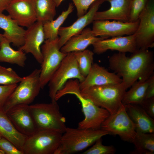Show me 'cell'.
<instances>
[{"label":"cell","instance_id":"cell-1","mask_svg":"<svg viewBox=\"0 0 154 154\" xmlns=\"http://www.w3.org/2000/svg\"><path fill=\"white\" fill-rule=\"evenodd\" d=\"M129 56L118 52L109 58L110 68L121 77L127 89L137 80L145 81L154 74L153 52L148 49H139Z\"/></svg>","mask_w":154,"mask_h":154},{"label":"cell","instance_id":"cell-2","mask_svg":"<svg viewBox=\"0 0 154 154\" xmlns=\"http://www.w3.org/2000/svg\"><path fill=\"white\" fill-rule=\"evenodd\" d=\"M79 83L77 79L68 80L56 93L55 100L57 101L68 94L75 95L81 103L84 116V119L79 123L78 128L100 129L102 123L110 114L107 110L96 106L81 95Z\"/></svg>","mask_w":154,"mask_h":154},{"label":"cell","instance_id":"cell-3","mask_svg":"<svg viewBox=\"0 0 154 154\" xmlns=\"http://www.w3.org/2000/svg\"><path fill=\"white\" fill-rule=\"evenodd\" d=\"M127 89L122 82L90 87L81 90V95L96 106L114 114L122 105Z\"/></svg>","mask_w":154,"mask_h":154},{"label":"cell","instance_id":"cell-4","mask_svg":"<svg viewBox=\"0 0 154 154\" xmlns=\"http://www.w3.org/2000/svg\"><path fill=\"white\" fill-rule=\"evenodd\" d=\"M101 129L66 127L62 134L60 144L54 154H71L83 150L98 139L109 134Z\"/></svg>","mask_w":154,"mask_h":154},{"label":"cell","instance_id":"cell-5","mask_svg":"<svg viewBox=\"0 0 154 154\" xmlns=\"http://www.w3.org/2000/svg\"><path fill=\"white\" fill-rule=\"evenodd\" d=\"M38 130H47L63 134L66 130L65 118L61 113L56 101L29 105Z\"/></svg>","mask_w":154,"mask_h":154},{"label":"cell","instance_id":"cell-6","mask_svg":"<svg viewBox=\"0 0 154 154\" xmlns=\"http://www.w3.org/2000/svg\"><path fill=\"white\" fill-rule=\"evenodd\" d=\"M40 69H36L28 75L23 77L3 107L5 112L15 105H29L33 102L42 89L40 81Z\"/></svg>","mask_w":154,"mask_h":154},{"label":"cell","instance_id":"cell-7","mask_svg":"<svg viewBox=\"0 0 154 154\" xmlns=\"http://www.w3.org/2000/svg\"><path fill=\"white\" fill-rule=\"evenodd\" d=\"M59 37L45 40L41 46L42 56L40 75L42 89L49 82L67 53L60 51L58 45Z\"/></svg>","mask_w":154,"mask_h":154},{"label":"cell","instance_id":"cell-8","mask_svg":"<svg viewBox=\"0 0 154 154\" xmlns=\"http://www.w3.org/2000/svg\"><path fill=\"white\" fill-rule=\"evenodd\" d=\"M62 134L52 130H38L27 137L22 151L24 154H54L60 144Z\"/></svg>","mask_w":154,"mask_h":154},{"label":"cell","instance_id":"cell-9","mask_svg":"<svg viewBox=\"0 0 154 154\" xmlns=\"http://www.w3.org/2000/svg\"><path fill=\"white\" fill-rule=\"evenodd\" d=\"M85 78L80 73L73 52L67 53L48 83L49 96L51 102H56V93L68 80L77 79L81 82Z\"/></svg>","mask_w":154,"mask_h":154},{"label":"cell","instance_id":"cell-10","mask_svg":"<svg viewBox=\"0 0 154 154\" xmlns=\"http://www.w3.org/2000/svg\"><path fill=\"white\" fill-rule=\"evenodd\" d=\"M101 129L110 134L118 135L123 140L132 143L136 135L135 124L123 104L114 114L110 115L102 124Z\"/></svg>","mask_w":154,"mask_h":154},{"label":"cell","instance_id":"cell-11","mask_svg":"<svg viewBox=\"0 0 154 154\" xmlns=\"http://www.w3.org/2000/svg\"><path fill=\"white\" fill-rule=\"evenodd\" d=\"M138 28L134 33L137 50L154 46V0H148L140 15Z\"/></svg>","mask_w":154,"mask_h":154},{"label":"cell","instance_id":"cell-12","mask_svg":"<svg viewBox=\"0 0 154 154\" xmlns=\"http://www.w3.org/2000/svg\"><path fill=\"white\" fill-rule=\"evenodd\" d=\"M92 23L93 35L106 39L134 34L138 26L139 20L134 22L99 20L94 21Z\"/></svg>","mask_w":154,"mask_h":154},{"label":"cell","instance_id":"cell-13","mask_svg":"<svg viewBox=\"0 0 154 154\" xmlns=\"http://www.w3.org/2000/svg\"><path fill=\"white\" fill-rule=\"evenodd\" d=\"M93 52L98 54L110 50L119 52L133 53L137 49L134 34L125 36H118L99 40L92 44Z\"/></svg>","mask_w":154,"mask_h":154},{"label":"cell","instance_id":"cell-14","mask_svg":"<svg viewBox=\"0 0 154 154\" xmlns=\"http://www.w3.org/2000/svg\"><path fill=\"white\" fill-rule=\"evenodd\" d=\"M43 26L42 22L37 21L27 28L24 35V44L18 49L32 54L40 64L42 60L41 46L45 40Z\"/></svg>","mask_w":154,"mask_h":154},{"label":"cell","instance_id":"cell-15","mask_svg":"<svg viewBox=\"0 0 154 154\" xmlns=\"http://www.w3.org/2000/svg\"><path fill=\"white\" fill-rule=\"evenodd\" d=\"M6 113L15 127L21 133L28 137L38 131L29 105H17Z\"/></svg>","mask_w":154,"mask_h":154},{"label":"cell","instance_id":"cell-16","mask_svg":"<svg viewBox=\"0 0 154 154\" xmlns=\"http://www.w3.org/2000/svg\"><path fill=\"white\" fill-rule=\"evenodd\" d=\"M106 0H97L90 7L88 12L84 15L78 18L71 25L60 27L58 32L59 36L58 45L59 48L72 36L81 32L88 25L93 22L96 13L100 5Z\"/></svg>","mask_w":154,"mask_h":154},{"label":"cell","instance_id":"cell-17","mask_svg":"<svg viewBox=\"0 0 154 154\" xmlns=\"http://www.w3.org/2000/svg\"><path fill=\"white\" fill-rule=\"evenodd\" d=\"M6 10L22 27L28 28L37 21L33 0H11Z\"/></svg>","mask_w":154,"mask_h":154},{"label":"cell","instance_id":"cell-18","mask_svg":"<svg viewBox=\"0 0 154 154\" xmlns=\"http://www.w3.org/2000/svg\"><path fill=\"white\" fill-rule=\"evenodd\" d=\"M122 80L115 72H108L97 63H93L84 80L80 82V90L95 86L119 84Z\"/></svg>","mask_w":154,"mask_h":154},{"label":"cell","instance_id":"cell-19","mask_svg":"<svg viewBox=\"0 0 154 154\" xmlns=\"http://www.w3.org/2000/svg\"><path fill=\"white\" fill-rule=\"evenodd\" d=\"M132 0H106L110 4L108 9L97 11L94 21L113 20L123 22L129 21V15Z\"/></svg>","mask_w":154,"mask_h":154},{"label":"cell","instance_id":"cell-20","mask_svg":"<svg viewBox=\"0 0 154 154\" xmlns=\"http://www.w3.org/2000/svg\"><path fill=\"white\" fill-rule=\"evenodd\" d=\"M126 112L135 125L136 132H154V120L139 105H124Z\"/></svg>","mask_w":154,"mask_h":154},{"label":"cell","instance_id":"cell-21","mask_svg":"<svg viewBox=\"0 0 154 154\" xmlns=\"http://www.w3.org/2000/svg\"><path fill=\"white\" fill-rule=\"evenodd\" d=\"M102 39L104 38L94 36L90 28H85L80 33L70 38L60 50L65 53L83 51L96 41Z\"/></svg>","mask_w":154,"mask_h":154},{"label":"cell","instance_id":"cell-22","mask_svg":"<svg viewBox=\"0 0 154 154\" xmlns=\"http://www.w3.org/2000/svg\"><path fill=\"white\" fill-rule=\"evenodd\" d=\"M0 28L4 31V37L13 45L19 47L23 45L26 30L9 15L0 14Z\"/></svg>","mask_w":154,"mask_h":154},{"label":"cell","instance_id":"cell-23","mask_svg":"<svg viewBox=\"0 0 154 154\" xmlns=\"http://www.w3.org/2000/svg\"><path fill=\"white\" fill-rule=\"evenodd\" d=\"M0 135L21 151L28 137L16 129L2 108H0Z\"/></svg>","mask_w":154,"mask_h":154},{"label":"cell","instance_id":"cell-24","mask_svg":"<svg viewBox=\"0 0 154 154\" xmlns=\"http://www.w3.org/2000/svg\"><path fill=\"white\" fill-rule=\"evenodd\" d=\"M11 43L4 37L0 45V62L16 64L24 67L27 58L25 53L19 49L16 50L10 45Z\"/></svg>","mask_w":154,"mask_h":154},{"label":"cell","instance_id":"cell-25","mask_svg":"<svg viewBox=\"0 0 154 154\" xmlns=\"http://www.w3.org/2000/svg\"><path fill=\"white\" fill-rule=\"evenodd\" d=\"M149 79L145 81H138L135 82L123 96L122 103L127 104L139 105L145 100L146 90Z\"/></svg>","mask_w":154,"mask_h":154},{"label":"cell","instance_id":"cell-26","mask_svg":"<svg viewBox=\"0 0 154 154\" xmlns=\"http://www.w3.org/2000/svg\"><path fill=\"white\" fill-rule=\"evenodd\" d=\"M37 21L43 24L54 19L56 7L54 0H33Z\"/></svg>","mask_w":154,"mask_h":154},{"label":"cell","instance_id":"cell-27","mask_svg":"<svg viewBox=\"0 0 154 154\" xmlns=\"http://www.w3.org/2000/svg\"><path fill=\"white\" fill-rule=\"evenodd\" d=\"M74 6L70 3L67 10L63 11L55 20L47 21L43 24V30L45 40H52L58 37V32L61 25L73 11Z\"/></svg>","mask_w":154,"mask_h":154},{"label":"cell","instance_id":"cell-28","mask_svg":"<svg viewBox=\"0 0 154 154\" xmlns=\"http://www.w3.org/2000/svg\"><path fill=\"white\" fill-rule=\"evenodd\" d=\"M135 147L132 154H153L154 133L136 132L132 143Z\"/></svg>","mask_w":154,"mask_h":154},{"label":"cell","instance_id":"cell-29","mask_svg":"<svg viewBox=\"0 0 154 154\" xmlns=\"http://www.w3.org/2000/svg\"><path fill=\"white\" fill-rule=\"evenodd\" d=\"M73 53L80 73L85 77L90 72L93 64L94 52L86 49L83 51Z\"/></svg>","mask_w":154,"mask_h":154},{"label":"cell","instance_id":"cell-30","mask_svg":"<svg viewBox=\"0 0 154 154\" xmlns=\"http://www.w3.org/2000/svg\"><path fill=\"white\" fill-rule=\"evenodd\" d=\"M11 68L0 65V85L8 86L17 84L23 79Z\"/></svg>","mask_w":154,"mask_h":154},{"label":"cell","instance_id":"cell-31","mask_svg":"<svg viewBox=\"0 0 154 154\" xmlns=\"http://www.w3.org/2000/svg\"><path fill=\"white\" fill-rule=\"evenodd\" d=\"M91 147L84 152L83 154H113L116 151L112 145H105L102 144L101 138L97 140Z\"/></svg>","mask_w":154,"mask_h":154},{"label":"cell","instance_id":"cell-32","mask_svg":"<svg viewBox=\"0 0 154 154\" xmlns=\"http://www.w3.org/2000/svg\"><path fill=\"white\" fill-rule=\"evenodd\" d=\"M148 0H132L131 2L129 21L134 22L138 20Z\"/></svg>","mask_w":154,"mask_h":154},{"label":"cell","instance_id":"cell-33","mask_svg":"<svg viewBox=\"0 0 154 154\" xmlns=\"http://www.w3.org/2000/svg\"><path fill=\"white\" fill-rule=\"evenodd\" d=\"M76 7L78 18L84 15L92 4L97 0H72Z\"/></svg>","mask_w":154,"mask_h":154},{"label":"cell","instance_id":"cell-34","mask_svg":"<svg viewBox=\"0 0 154 154\" xmlns=\"http://www.w3.org/2000/svg\"><path fill=\"white\" fill-rule=\"evenodd\" d=\"M0 149L6 154H24L11 142L2 137L0 139Z\"/></svg>","mask_w":154,"mask_h":154},{"label":"cell","instance_id":"cell-35","mask_svg":"<svg viewBox=\"0 0 154 154\" xmlns=\"http://www.w3.org/2000/svg\"><path fill=\"white\" fill-rule=\"evenodd\" d=\"M17 85V84L8 86L0 85V108H3L8 98Z\"/></svg>","mask_w":154,"mask_h":154},{"label":"cell","instance_id":"cell-36","mask_svg":"<svg viewBox=\"0 0 154 154\" xmlns=\"http://www.w3.org/2000/svg\"><path fill=\"white\" fill-rule=\"evenodd\" d=\"M139 105L151 117H154V97L145 100Z\"/></svg>","mask_w":154,"mask_h":154},{"label":"cell","instance_id":"cell-37","mask_svg":"<svg viewBox=\"0 0 154 154\" xmlns=\"http://www.w3.org/2000/svg\"><path fill=\"white\" fill-rule=\"evenodd\" d=\"M154 97V74L149 79V82L146 90L145 99Z\"/></svg>","mask_w":154,"mask_h":154},{"label":"cell","instance_id":"cell-38","mask_svg":"<svg viewBox=\"0 0 154 154\" xmlns=\"http://www.w3.org/2000/svg\"><path fill=\"white\" fill-rule=\"evenodd\" d=\"M11 0H0V14L6 10Z\"/></svg>","mask_w":154,"mask_h":154},{"label":"cell","instance_id":"cell-39","mask_svg":"<svg viewBox=\"0 0 154 154\" xmlns=\"http://www.w3.org/2000/svg\"><path fill=\"white\" fill-rule=\"evenodd\" d=\"M55 4L56 5V7H58L59 6L61 3L64 0H54Z\"/></svg>","mask_w":154,"mask_h":154},{"label":"cell","instance_id":"cell-40","mask_svg":"<svg viewBox=\"0 0 154 154\" xmlns=\"http://www.w3.org/2000/svg\"><path fill=\"white\" fill-rule=\"evenodd\" d=\"M4 37L3 34H1L0 33V45Z\"/></svg>","mask_w":154,"mask_h":154},{"label":"cell","instance_id":"cell-41","mask_svg":"<svg viewBox=\"0 0 154 154\" xmlns=\"http://www.w3.org/2000/svg\"><path fill=\"white\" fill-rule=\"evenodd\" d=\"M5 153L4 151L0 149V154H5Z\"/></svg>","mask_w":154,"mask_h":154},{"label":"cell","instance_id":"cell-42","mask_svg":"<svg viewBox=\"0 0 154 154\" xmlns=\"http://www.w3.org/2000/svg\"><path fill=\"white\" fill-rule=\"evenodd\" d=\"M2 137L0 135V139Z\"/></svg>","mask_w":154,"mask_h":154}]
</instances>
